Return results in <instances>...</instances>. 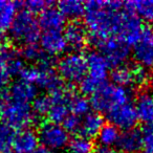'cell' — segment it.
Wrapping results in <instances>:
<instances>
[{"label": "cell", "mask_w": 153, "mask_h": 153, "mask_svg": "<svg viewBox=\"0 0 153 153\" xmlns=\"http://www.w3.org/2000/svg\"><path fill=\"white\" fill-rule=\"evenodd\" d=\"M125 9L119 1H88L84 22L92 44L110 36H117Z\"/></svg>", "instance_id": "obj_1"}, {"label": "cell", "mask_w": 153, "mask_h": 153, "mask_svg": "<svg viewBox=\"0 0 153 153\" xmlns=\"http://www.w3.org/2000/svg\"><path fill=\"white\" fill-rule=\"evenodd\" d=\"M21 79L34 84L36 87L49 91V94L62 87V82L59 74L53 68V62L45 57L36 66L24 67L20 72Z\"/></svg>", "instance_id": "obj_2"}, {"label": "cell", "mask_w": 153, "mask_h": 153, "mask_svg": "<svg viewBox=\"0 0 153 153\" xmlns=\"http://www.w3.org/2000/svg\"><path fill=\"white\" fill-rule=\"evenodd\" d=\"M132 92L128 88H124L114 84L104 83L98 91L91 96L90 104L97 112L108 113L117 107L126 103H130Z\"/></svg>", "instance_id": "obj_3"}, {"label": "cell", "mask_w": 153, "mask_h": 153, "mask_svg": "<svg viewBox=\"0 0 153 153\" xmlns=\"http://www.w3.org/2000/svg\"><path fill=\"white\" fill-rule=\"evenodd\" d=\"M10 37L20 44H36L40 39V25L34 14L27 11H21L16 15L9 30Z\"/></svg>", "instance_id": "obj_4"}, {"label": "cell", "mask_w": 153, "mask_h": 153, "mask_svg": "<svg viewBox=\"0 0 153 153\" xmlns=\"http://www.w3.org/2000/svg\"><path fill=\"white\" fill-rule=\"evenodd\" d=\"M57 72L60 79L67 83H80L88 72L86 57L76 51L66 53L58 62Z\"/></svg>", "instance_id": "obj_5"}, {"label": "cell", "mask_w": 153, "mask_h": 153, "mask_svg": "<svg viewBox=\"0 0 153 153\" xmlns=\"http://www.w3.org/2000/svg\"><path fill=\"white\" fill-rule=\"evenodd\" d=\"M39 143L51 151H61L68 147L70 142L69 133L62 125L47 121L39 126Z\"/></svg>", "instance_id": "obj_6"}, {"label": "cell", "mask_w": 153, "mask_h": 153, "mask_svg": "<svg viewBox=\"0 0 153 153\" xmlns=\"http://www.w3.org/2000/svg\"><path fill=\"white\" fill-rule=\"evenodd\" d=\"M22 57L7 43L0 42V89L9 85L12 76L23 70Z\"/></svg>", "instance_id": "obj_7"}, {"label": "cell", "mask_w": 153, "mask_h": 153, "mask_svg": "<svg viewBox=\"0 0 153 153\" xmlns=\"http://www.w3.org/2000/svg\"><path fill=\"white\" fill-rule=\"evenodd\" d=\"M2 117L7 125L18 130L26 129L35 121V112L30 104L10 101L3 107Z\"/></svg>", "instance_id": "obj_8"}, {"label": "cell", "mask_w": 153, "mask_h": 153, "mask_svg": "<svg viewBox=\"0 0 153 153\" xmlns=\"http://www.w3.org/2000/svg\"><path fill=\"white\" fill-rule=\"evenodd\" d=\"M99 51L106 58L110 66L123 65L130 55V45L115 36L107 37L94 43Z\"/></svg>", "instance_id": "obj_9"}, {"label": "cell", "mask_w": 153, "mask_h": 153, "mask_svg": "<svg viewBox=\"0 0 153 153\" xmlns=\"http://www.w3.org/2000/svg\"><path fill=\"white\" fill-rule=\"evenodd\" d=\"M113 84L130 89L133 86H143L148 81V74L140 65H120L110 72Z\"/></svg>", "instance_id": "obj_10"}, {"label": "cell", "mask_w": 153, "mask_h": 153, "mask_svg": "<svg viewBox=\"0 0 153 153\" xmlns=\"http://www.w3.org/2000/svg\"><path fill=\"white\" fill-rule=\"evenodd\" d=\"M74 94V91L70 88L63 86L49 94L51 107L46 114L49 121L57 124L65 121L66 117L70 114L69 101Z\"/></svg>", "instance_id": "obj_11"}, {"label": "cell", "mask_w": 153, "mask_h": 153, "mask_svg": "<svg viewBox=\"0 0 153 153\" xmlns=\"http://www.w3.org/2000/svg\"><path fill=\"white\" fill-rule=\"evenodd\" d=\"M107 117L110 124L114 125L117 129H122L123 131L134 128L136 122L138 121L135 107L131 102L126 103L111 110L110 112L107 113Z\"/></svg>", "instance_id": "obj_12"}, {"label": "cell", "mask_w": 153, "mask_h": 153, "mask_svg": "<svg viewBox=\"0 0 153 153\" xmlns=\"http://www.w3.org/2000/svg\"><path fill=\"white\" fill-rule=\"evenodd\" d=\"M133 57L138 65L143 67L153 66V32L150 28H144L140 40L133 48Z\"/></svg>", "instance_id": "obj_13"}, {"label": "cell", "mask_w": 153, "mask_h": 153, "mask_svg": "<svg viewBox=\"0 0 153 153\" xmlns=\"http://www.w3.org/2000/svg\"><path fill=\"white\" fill-rule=\"evenodd\" d=\"M37 97V87L34 84L26 82L20 79L14 82L7 88L4 94V98L10 102H18L30 104V102L36 99Z\"/></svg>", "instance_id": "obj_14"}, {"label": "cell", "mask_w": 153, "mask_h": 153, "mask_svg": "<svg viewBox=\"0 0 153 153\" xmlns=\"http://www.w3.org/2000/svg\"><path fill=\"white\" fill-rule=\"evenodd\" d=\"M63 35L67 47L71 48L76 53L78 51H81L86 45L87 41L89 40V35H88L85 24L76 21V20L69 22L65 26Z\"/></svg>", "instance_id": "obj_15"}, {"label": "cell", "mask_w": 153, "mask_h": 153, "mask_svg": "<svg viewBox=\"0 0 153 153\" xmlns=\"http://www.w3.org/2000/svg\"><path fill=\"white\" fill-rule=\"evenodd\" d=\"M40 47L43 53L47 56L55 57L61 55L67 48L65 38L62 32L51 30V32H43L40 36Z\"/></svg>", "instance_id": "obj_16"}, {"label": "cell", "mask_w": 153, "mask_h": 153, "mask_svg": "<svg viewBox=\"0 0 153 153\" xmlns=\"http://www.w3.org/2000/svg\"><path fill=\"white\" fill-rule=\"evenodd\" d=\"M86 61H87L88 68L87 76L101 82H104L106 76H108L109 67H110L106 58L100 51H89L88 55L86 56Z\"/></svg>", "instance_id": "obj_17"}, {"label": "cell", "mask_w": 153, "mask_h": 153, "mask_svg": "<svg viewBox=\"0 0 153 153\" xmlns=\"http://www.w3.org/2000/svg\"><path fill=\"white\" fill-rule=\"evenodd\" d=\"M38 134L32 129L19 130L15 134L13 148L15 153H34L39 148Z\"/></svg>", "instance_id": "obj_18"}, {"label": "cell", "mask_w": 153, "mask_h": 153, "mask_svg": "<svg viewBox=\"0 0 153 153\" xmlns=\"http://www.w3.org/2000/svg\"><path fill=\"white\" fill-rule=\"evenodd\" d=\"M39 25L42 28L43 32H51V30H59L65 25V17L62 15L58 7H48L45 9L39 16Z\"/></svg>", "instance_id": "obj_19"}, {"label": "cell", "mask_w": 153, "mask_h": 153, "mask_svg": "<svg viewBox=\"0 0 153 153\" xmlns=\"http://www.w3.org/2000/svg\"><path fill=\"white\" fill-rule=\"evenodd\" d=\"M117 146L124 153H137L142 150V131L136 128L123 131L120 134Z\"/></svg>", "instance_id": "obj_20"}, {"label": "cell", "mask_w": 153, "mask_h": 153, "mask_svg": "<svg viewBox=\"0 0 153 153\" xmlns=\"http://www.w3.org/2000/svg\"><path fill=\"white\" fill-rule=\"evenodd\" d=\"M135 110L138 121L146 126H153V94L140 92L135 102Z\"/></svg>", "instance_id": "obj_21"}, {"label": "cell", "mask_w": 153, "mask_h": 153, "mask_svg": "<svg viewBox=\"0 0 153 153\" xmlns=\"http://www.w3.org/2000/svg\"><path fill=\"white\" fill-rule=\"evenodd\" d=\"M103 126H104V119L101 113L97 111H90L81 119L79 135L85 136L91 140L94 136H98Z\"/></svg>", "instance_id": "obj_22"}, {"label": "cell", "mask_w": 153, "mask_h": 153, "mask_svg": "<svg viewBox=\"0 0 153 153\" xmlns=\"http://www.w3.org/2000/svg\"><path fill=\"white\" fill-rule=\"evenodd\" d=\"M17 15V3L0 0V36L10 30Z\"/></svg>", "instance_id": "obj_23"}, {"label": "cell", "mask_w": 153, "mask_h": 153, "mask_svg": "<svg viewBox=\"0 0 153 153\" xmlns=\"http://www.w3.org/2000/svg\"><path fill=\"white\" fill-rule=\"evenodd\" d=\"M125 7L133 12L140 20L153 22V0H136L128 1Z\"/></svg>", "instance_id": "obj_24"}, {"label": "cell", "mask_w": 153, "mask_h": 153, "mask_svg": "<svg viewBox=\"0 0 153 153\" xmlns=\"http://www.w3.org/2000/svg\"><path fill=\"white\" fill-rule=\"evenodd\" d=\"M58 10L62 15L72 21L84 16L85 13V3L78 1V0H62L58 3Z\"/></svg>", "instance_id": "obj_25"}, {"label": "cell", "mask_w": 153, "mask_h": 153, "mask_svg": "<svg viewBox=\"0 0 153 153\" xmlns=\"http://www.w3.org/2000/svg\"><path fill=\"white\" fill-rule=\"evenodd\" d=\"M120 131L112 124H104L101 131L98 134V140L101 146L112 147L117 144L120 137Z\"/></svg>", "instance_id": "obj_26"}, {"label": "cell", "mask_w": 153, "mask_h": 153, "mask_svg": "<svg viewBox=\"0 0 153 153\" xmlns=\"http://www.w3.org/2000/svg\"><path fill=\"white\" fill-rule=\"evenodd\" d=\"M90 101H88L84 96H79L74 94L69 101V110L71 114L76 117H84L90 112Z\"/></svg>", "instance_id": "obj_27"}, {"label": "cell", "mask_w": 153, "mask_h": 153, "mask_svg": "<svg viewBox=\"0 0 153 153\" xmlns=\"http://www.w3.org/2000/svg\"><path fill=\"white\" fill-rule=\"evenodd\" d=\"M15 131L5 123H0V153H9L13 148Z\"/></svg>", "instance_id": "obj_28"}, {"label": "cell", "mask_w": 153, "mask_h": 153, "mask_svg": "<svg viewBox=\"0 0 153 153\" xmlns=\"http://www.w3.org/2000/svg\"><path fill=\"white\" fill-rule=\"evenodd\" d=\"M68 147L71 153H91L94 149L92 140L82 135L74 136L70 140Z\"/></svg>", "instance_id": "obj_29"}, {"label": "cell", "mask_w": 153, "mask_h": 153, "mask_svg": "<svg viewBox=\"0 0 153 153\" xmlns=\"http://www.w3.org/2000/svg\"><path fill=\"white\" fill-rule=\"evenodd\" d=\"M21 57L24 60L38 64L45 58L42 48L37 44L24 45L21 51Z\"/></svg>", "instance_id": "obj_30"}, {"label": "cell", "mask_w": 153, "mask_h": 153, "mask_svg": "<svg viewBox=\"0 0 153 153\" xmlns=\"http://www.w3.org/2000/svg\"><path fill=\"white\" fill-rule=\"evenodd\" d=\"M104 84V82H101L97 79H94L91 76H86L81 82H80V90L82 91L83 94H92L96 91H98L99 88Z\"/></svg>", "instance_id": "obj_31"}, {"label": "cell", "mask_w": 153, "mask_h": 153, "mask_svg": "<svg viewBox=\"0 0 153 153\" xmlns=\"http://www.w3.org/2000/svg\"><path fill=\"white\" fill-rule=\"evenodd\" d=\"M51 2L44 1V0H27L24 2H19L17 5H22L24 7V11H27L32 14L42 13L45 9L51 7Z\"/></svg>", "instance_id": "obj_32"}, {"label": "cell", "mask_w": 153, "mask_h": 153, "mask_svg": "<svg viewBox=\"0 0 153 153\" xmlns=\"http://www.w3.org/2000/svg\"><path fill=\"white\" fill-rule=\"evenodd\" d=\"M51 107V100H49V96H45V94H41V96H37L36 99L33 101V110H34L35 114L39 115H46Z\"/></svg>", "instance_id": "obj_33"}, {"label": "cell", "mask_w": 153, "mask_h": 153, "mask_svg": "<svg viewBox=\"0 0 153 153\" xmlns=\"http://www.w3.org/2000/svg\"><path fill=\"white\" fill-rule=\"evenodd\" d=\"M142 150L144 153H153V126H146L142 131Z\"/></svg>", "instance_id": "obj_34"}, {"label": "cell", "mask_w": 153, "mask_h": 153, "mask_svg": "<svg viewBox=\"0 0 153 153\" xmlns=\"http://www.w3.org/2000/svg\"><path fill=\"white\" fill-rule=\"evenodd\" d=\"M81 119L82 117H76V115L70 113L65 119V121L63 122V127L65 128L68 133L69 132H72V133L79 132L80 126H81Z\"/></svg>", "instance_id": "obj_35"}, {"label": "cell", "mask_w": 153, "mask_h": 153, "mask_svg": "<svg viewBox=\"0 0 153 153\" xmlns=\"http://www.w3.org/2000/svg\"><path fill=\"white\" fill-rule=\"evenodd\" d=\"M91 153H117V150L112 148V147H105V146H101L99 145L98 147L94 149Z\"/></svg>", "instance_id": "obj_36"}, {"label": "cell", "mask_w": 153, "mask_h": 153, "mask_svg": "<svg viewBox=\"0 0 153 153\" xmlns=\"http://www.w3.org/2000/svg\"><path fill=\"white\" fill-rule=\"evenodd\" d=\"M34 153H53V151L48 150V149L44 148V147H41V148H38Z\"/></svg>", "instance_id": "obj_37"}, {"label": "cell", "mask_w": 153, "mask_h": 153, "mask_svg": "<svg viewBox=\"0 0 153 153\" xmlns=\"http://www.w3.org/2000/svg\"><path fill=\"white\" fill-rule=\"evenodd\" d=\"M3 107H4V105H3L2 100H1V98H0V117L2 115V112H3Z\"/></svg>", "instance_id": "obj_38"}, {"label": "cell", "mask_w": 153, "mask_h": 153, "mask_svg": "<svg viewBox=\"0 0 153 153\" xmlns=\"http://www.w3.org/2000/svg\"><path fill=\"white\" fill-rule=\"evenodd\" d=\"M151 78H152V82H153V66H152V72H151Z\"/></svg>", "instance_id": "obj_39"}, {"label": "cell", "mask_w": 153, "mask_h": 153, "mask_svg": "<svg viewBox=\"0 0 153 153\" xmlns=\"http://www.w3.org/2000/svg\"><path fill=\"white\" fill-rule=\"evenodd\" d=\"M9 153H12V152H9Z\"/></svg>", "instance_id": "obj_40"}]
</instances>
